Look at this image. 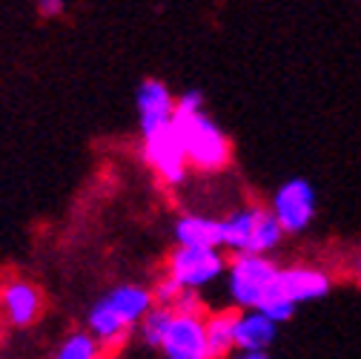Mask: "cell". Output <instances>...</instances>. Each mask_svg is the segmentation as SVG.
Returning a JSON list of instances; mask_svg holds the SVG:
<instances>
[{"instance_id": "6da1fadb", "label": "cell", "mask_w": 361, "mask_h": 359, "mask_svg": "<svg viewBox=\"0 0 361 359\" xmlns=\"http://www.w3.org/2000/svg\"><path fill=\"white\" fill-rule=\"evenodd\" d=\"M175 129L184 141L190 167L198 172H221L233 161V141L204 110V95L187 89L175 104Z\"/></svg>"}, {"instance_id": "7a4b0ae2", "label": "cell", "mask_w": 361, "mask_h": 359, "mask_svg": "<svg viewBox=\"0 0 361 359\" xmlns=\"http://www.w3.org/2000/svg\"><path fill=\"white\" fill-rule=\"evenodd\" d=\"M224 250L235 256H269L287 236L276 213L261 204H247L221 218Z\"/></svg>"}, {"instance_id": "3957f363", "label": "cell", "mask_w": 361, "mask_h": 359, "mask_svg": "<svg viewBox=\"0 0 361 359\" xmlns=\"http://www.w3.org/2000/svg\"><path fill=\"white\" fill-rule=\"evenodd\" d=\"M333 282L324 271L319 267H307V264H293V267H281L273 288H269L267 299L261 302V313H267L273 322H287L295 317V307L324 299L330 293Z\"/></svg>"}, {"instance_id": "277c9868", "label": "cell", "mask_w": 361, "mask_h": 359, "mask_svg": "<svg viewBox=\"0 0 361 359\" xmlns=\"http://www.w3.org/2000/svg\"><path fill=\"white\" fill-rule=\"evenodd\" d=\"M227 256L221 247H180L175 245V250L166 259V273L164 279L169 285H175L178 290H201L207 285H215L221 276H227Z\"/></svg>"}, {"instance_id": "5b68a950", "label": "cell", "mask_w": 361, "mask_h": 359, "mask_svg": "<svg viewBox=\"0 0 361 359\" xmlns=\"http://www.w3.org/2000/svg\"><path fill=\"white\" fill-rule=\"evenodd\" d=\"M281 267L269 256H233L227 267V293L238 310H258Z\"/></svg>"}, {"instance_id": "8992f818", "label": "cell", "mask_w": 361, "mask_h": 359, "mask_svg": "<svg viewBox=\"0 0 361 359\" xmlns=\"http://www.w3.org/2000/svg\"><path fill=\"white\" fill-rule=\"evenodd\" d=\"M144 139V161L147 167L155 172V178L166 187H178L184 184V178L190 172V158H187V150H184V141H180L178 129H175V118L169 126L164 129H155V132H147Z\"/></svg>"}, {"instance_id": "52a82bcc", "label": "cell", "mask_w": 361, "mask_h": 359, "mask_svg": "<svg viewBox=\"0 0 361 359\" xmlns=\"http://www.w3.org/2000/svg\"><path fill=\"white\" fill-rule=\"evenodd\" d=\"M269 210L276 213L284 233H290V236L304 233L315 218V210H319V193H315V187L307 178H287L273 193Z\"/></svg>"}, {"instance_id": "ba28073f", "label": "cell", "mask_w": 361, "mask_h": 359, "mask_svg": "<svg viewBox=\"0 0 361 359\" xmlns=\"http://www.w3.org/2000/svg\"><path fill=\"white\" fill-rule=\"evenodd\" d=\"M158 351L164 359H212L207 342V313H175Z\"/></svg>"}, {"instance_id": "9c48e42d", "label": "cell", "mask_w": 361, "mask_h": 359, "mask_svg": "<svg viewBox=\"0 0 361 359\" xmlns=\"http://www.w3.org/2000/svg\"><path fill=\"white\" fill-rule=\"evenodd\" d=\"M175 104H178V98L172 95V89L164 81L147 78L138 86V93H135V110H138L141 136L169 126L175 118Z\"/></svg>"}, {"instance_id": "30bf717a", "label": "cell", "mask_w": 361, "mask_h": 359, "mask_svg": "<svg viewBox=\"0 0 361 359\" xmlns=\"http://www.w3.org/2000/svg\"><path fill=\"white\" fill-rule=\"evenodd\" d=\"M86 331L104 345L106 356H112V353H118V351L129 342V336L135 334V325L121 317V313L115 310V305H112L106 296H101L92 307H89Z\"/></svg>"}, {"instance_id": "8fae6325", "label": "cell", "mask_w": 361, "mask_h": 359, "mask_svg": "<svg viewBox=\"0 0 361 359\" xmlns=\"http://www.w3.org/2000/svg\"><path fill=\"white\" fill-rule=\"evenodd\" d=\"M0 307L15 328H29L43 313V293L29 279H9L0 288Z\"/></svg>"}, {"instance_id": "7c38bea8", "label": "cell", "mask_w": 361, "mask_h": 359, "mask_svg": "<svg viewBox=\"0 0 361 359\" xmlns=\"http://www.w3.org/2000/svg\"><path fill=\"white\" fill-rule=\"evenodd\" d=\"M279 336V322H273L261 310H238L235 345L244 353H267Z\"/></svg>"}, {"instance_id": "4fadbf2b", "label": "cell", "mask_w": 361, "mask_h": 359, "mask_svg": "<svg viewBox=\"0 0 361 359\" xmlns=\"http://www.w3.org/2000/svg\"><path fill=\"white\" fill-rule=\"evenodd\" d=\"M175 245L180 247H221L224 250V228H221V218L212 216H180L172 228Z\"/></svg>"}, {"instance_id": "5bb4252c", "label": "cell", "mask_w": 361, "mask_h": 359, "mask_svg": "<svg viewBox=\"0 0 361 359\" xmlns=\"http://www.w3.org/2000/svg\"><path fill=\"white\" fill-rule=\"evenodd\" d=\"M235 325H238V310L233 307L207 313V342H209L212 359H230L233 353H238Z\"/></svg>"}, {"instance_id": "9a60e30c", "label": "cell", "mask_w": 361, "mask_h": 359, "mask_svg": "<svg viewBox=\"0 0 361 359\" xmlns=\"http://www.w3.org/2000/svg\"><path fill=\"white\" fill-rule=\"evenodd\" d=\"M55 359H106V351L89 331H72L58 345Z\"/></svg>"}, {"instance_id": "2e32d148", "label": "cell", "mask_w": 361, "mask_h": 359, "mask_svg": "<svg viewBox=\"0 0 361 359\" xmlns=\"http://www.w3.org/2000/svg\"><path fill=\"white\" fill-rule=\"evenodd\" d=\"M172 317H175V310L172 307H166V305H155L147 317L141 319V325H138V339L147 345V348H161V342H164V336H166V331H169V322H172Z\"/></svg>"}, {"instance_id": "e0dca14e", "label": "cell", "mask_w": 361, "mask_h": 359, "mask_svg": "<svg viewBox=\"0 0 361 359\" xmlns=\"http://www.w3.org/2000/svg\"><path fill=\"white\" fill-rule=\"evenodd\" d=\"M40 18H61L66 12V0H35Z\"/></svg>"}, {"instance_id": "ac0fdd59", "label": "cell", "mask_w": 361, "mask_h": 359, "mask_svg": "<svg viewBox=\"0 0 361 359\" xmlns=\"http://www.w3.org/2000/svg\"><path fill=\"white\" fill-rule=\"evenodd\" d=\"M230 359H273V356H269V353H244V351H238Z\"/></svg>"}, {"instance_id": "d6986e66", "label": "cell", "mask_w": 361, "mask_h": 359, "mask_svg": "<svg viewBox=\"0 0 361 359\" xmlns=\"http://www.w3.org/2000/svg\"><path fill=\"white\" fill-rule=\"evenodd\" d=\"M355 285L361 288V256H358V261H355Z\"/></svg>"}]
</instances>
